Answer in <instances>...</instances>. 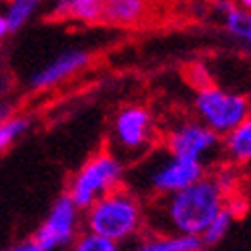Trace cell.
<instances>
[{
  "label": "cell",
  "instance_id": "cell-4",
  "mask_svg": "<svg viewBox=\"0 0 251 251\" xmlns=\"http://www.w3.org/2000/svg\"><path fill=\"white\" fill-rule=\"evenodd\" d=\"M193 107L197 121L221 139L251 117V100L243 93L213 85L197 91Z\"/></svg>",
  "mask_w": 251,
  "mask_h": 251
},
{
  "label": "cell",
  "instance_id": "cell-1",
  "mask_svg": "<svg viewBox=\"0 0 251 251\" xmlns=\"http://www.w3.org/2000/svg\"><path fill=\"white\" fill-rule=\"evenodd\" d=\"M227 203V195L211 177H203L195 185L161 197L149 217L157 233H171L185 237H199L209 223Z\"/></svg>",
  "mask_w": 251,
  "mask_h": 251
},
{
  "label": "cell",
  "instance_id": "cell-16",
  "mask_svg": "<svg viewBox=\"0 0 251 251\" xmlns=\"http://www.w3.org/2000/svg\"><path fill=\"white\" fill-rule=\"evenodd\" d=\"M36 10H38V2H34V0H14V2H10L8 8L4 10L8 32L20 30L34 16Z\"/></svg>",
  "mask_w": 251,
  "mask_h": 251
},
{
  "label": "cell",
  "instance_id": "cell-8",
  "mask_svg": "<svg viewBox=\"0 0 251 251\" xmlns=\"http://www.w3.org/2000/svg\"><path fill=\"white\" fill-rule=\"evenodd\" d=\"M78 211L69 195H62L54 201L49 215L34 231L32 241L43 251H56L58 247L69 245L76 237L78 229Z\"/></svg>",
  "mask_w": 251,
  "mask_h": 251
},
{
  "label": "cell",
  "instance_id": "cell-17",
  "mask_svg": "<svg viewBox=\"0 0 251 251\" xmlns=\"http://www.w3.org/2000/svg\"><path fill=\"white\" fill-rule=\"evenodd\" d=\"M71 251H123L119 243L109 241L104 237H99L95 233H82L80 237H76L73 241Z\"/></svg>",
  "mask_w": 251,
  "mask_h": 251
},
{
  "label": "cell",
  "instance_id": "cell-10",
  "mask_svg": "<svg viewBox=\"0 0 251 251\" xmlns=\"http://www.w3.org/2000/svg\"><path fill=\"white\" fill-rule=\"evenodd\" d=\"M217 10L223 18L225 32L237 43L251 45V12L235 2H219Z\"/></svg>",
  "mask_w": 251,
  "mask_h": 251
},
{
  "label": "cell",
  "instance_id": "cell-11",
  "mask_svg": "<svg viewBox=\"0 0 251 251\" xmlns=\"http://www.w3.org/2000/svg\"><path fill=\"white\" fill-rule=\"evenodd\" d=\"M221 151L235 165L251 161V117L221 139Z\"/></svg>",
  "mask_w": 251,
  "mask_h": 251
},
{
  "label": "cell",
  "instance_id": "cell-12",
  "mask_svg": "<svg viewBox=\"0 0 251 251\" xmlns=\"http://www.w3.org/2000/svg\"><path fill=\"white\" fill-rule=\"evenodd\" d=\"M201 249H203V243L199 237L155 233L141 239L133 251H201Z\"/></svg>",
  "mask_w": 251,
  "mask_h": 251
},
{
  "label": "cell",
  "instance_id": "cell-9",
  "mask_svg": "<svg viewBox=\"0 0 251 251\" xmlns=\"http://www.w3.org/2000/svg\"><path fill=\"white\" fill-rule=\"evenodd\" d=\"M89 62V54L85 50H67L58 56H54L49 65H45L40 71H36L30 78V85L34 89H50L58 82L67 80L76 71H80Z\"/></svg>",
  "mask_w": 251,
  "mask_h": 251
},
{
  "label": "cell",
  "instance_id": "cell-13",
  "mask_svg": "<svg viewBox=\"0 0 251 251\" xmlns=\"http://www.w3.org/2000/svg\"><path fill=\"white\" fill-rule=\"evenodd\" d=\"M237 217H239V209L235 207V203L231 199H227L225 207L213 217V221L209 223V227L205 229V233L201 235L203 247L205 245H215V243L223 241L227 237V233L231 231V227H233Z\"/></svg>",
  "mask_w": 251,
  "mask_h": 251
},
{
  "label": "cell",
  "instance_id": "cell-21",
  "mask_svg": "<svg viewBox=\"0 0 251 251\" xmlns=\"http://www.w3.org/2000/svg\"><path fill=\"white\" fill-rule=\"evenodd\" d=\"M8 34V26H6V20H4V14H0V40Z\"/></svg>",
  "mask_w": 251,
  "mask_h": 251
},
{
  "label": "cell",
  "instance_id": "cell-6",
  "mask_svg": "<svg viewBox=\"0 0 251 251\" xmlns=\"http://www.w3.org/2000/svg\"><path fill=\"white\" fill-rule=\"evenodd\" d=\"M155 135V121L149 109L141 104H129L121 109L113 119V155L121 161L129 155H141L151 145Z\"/></svg>",
  "mask_w": 251,
  "mask_h": 251
},
{
  "label": "cell",
  "instance_id": "cell-22",
  "mask_svg": "<svg viewBox=\"0 0 251 251\" xmlns=\"http://www.w3.org/2000/svg\"><path fill=\"white\" fill-rule=\"evenodd\" d=\"M6 115H8V111H6V109H4V107H0V125H2V123H4V121H6V119H8V117H6Z\"/></svg>",
  "mask_w": 251,
  "mask_h": 251
},
{
  "label": "cell",
  "instance_id": "cell-2",
  "mask_svg": "<svg viewBox=\"0 0 251 251\" xmlns=\"http://www.w3.org/2000/svg\"><path fill=\"white\" fill-rule=\"evenodd\" d=\"M87 231L115 243L131 241L145 225L141 199L131 189H115L87 209Z\"/></svg>",
  "mask_w": 251,
  "mask_h": 251
},
{
  "label": "cell",
  "instance_id": "cell-15",
  "mask_svg": "<svg viewBox=\"0 0 251 251\" xmlns=\"http://www.w3.org/2000/svg\"><path fill=\"white\" fill-rule=\"evenodd\" d=\"M145 14L141 0H109L102 2V18L115 25H133Z\"/></svg>",
  "mask_w": 251,
  "mask_h": 251
},
{
  "label": "cell",
  "instance_id": "cell-19",
  "mask_svg": "<svg viewBox=\"0 0 251 251\" xmlns=\"http://www.w3.org/2000/svg\"><path fill=\"white\" fill-rule=\"evenodd\" d=\"M213 181H215V185L219 187V189L227 195V199H229V193L231 191H235V183H237V175H235V171L233 169H229V167H223V169H219V171H215L213 175H209Z\"/></svg>",
  "mask_w": 251,
  "mask_h": 251
},
{
  "label": "cell",
  "instance_id": "cell-14",
  "mask_svg": "<svg viewBox=\"0 0 251 251\" xmlns=\"http://www.w3.org/2000/svg\"><path fill=\"white\" fill-rule=\"evenodd\" d=\"M52 12L65 18L93 23L97 18H102V2L100 0H60L52 6Z\"/></svg>",
  "mask_w": 251,
  "mask_h": 251
},
{
  "label": "cell",
  "instance_id": "cell-3",
  "mask_svg": "<svg viewBox=\"0 0 251 251\" xmlns=\"http://www.w3.org/2000/svg\"><path fill=\"white\" fill-rule=\"evenodd\" d=\"M133 187H141L157 197H169L177 191L195 185L205 177V165L161 153L143 161L133 175Z\"/></svg>",
  "mask_w": 251,
  "mask_h": 251
},
{
  "label": "cell",
  "instance_id": "cell-20",
  "mask_svg": "<svg viewBox=\"0 0 251 251\" xmlns=\"http://www.w3.org/2000/svg\"><path fill=\"white\" fill-rule=\"evenodd\" d=\"M4 251H43V249H40V247L30 239V241H23V243H18V245H14V247H10V249H4Z\"/></svg>",
  "mask_w": 251,
  "mask_h": 251
},
{
  "label": "cell",
  "instance_id": "cell-18",
  "mask_svg": "<svg viewBox=\"0 0 251 251\" xmlns=\"http://www.w3.org/2000/svg\"><path fill=\"white\" fill-rule=\"evenodd\" d=\"M28 129V119L25 117H12L0 125V151H4L10 143H14L20 135Z\"/></svg>",
  "mask_w": 251,
  "mask_h": 251
},
{
  "label": "cell",
  "instance_id": "cell-5",
  "mask_svg": "<svg viewBox=\"0 0 251 251\" xmlns=\"http://www.w3.org/2000/svg\"><path fill=\"white\" fill-rule=\"evenodd\" d=\"M125 179V165L113 153H99L78 169L71 183L69 197L78 209H89L100 197L119 189Z\"/></svg>",
  "mask_w": 251,
  "mask_h": 251
},
{
  "label": "cell",
  "instance_id": "cell-7",
  "mask_svg": "<svg viewBox=\"0 0 251 251\" xmlns=\"http://www.w3.org/2000/svg\"><path fill=\"white\" fill-rule=\"evenodd\" d=\"M165 147L167 153L173 157L207 165L209 159H213L219 153L221 137H217L195 119L175 125L165 139Z\"/></svg>",
  "mask_w": 251,
  "mask_h": 251
}]
</instances>
